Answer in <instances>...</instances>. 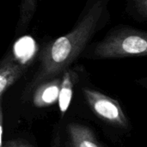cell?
I'll return each instance as SVG.
<instances>
[{
  "label": "cell",
  "instance_id": "obj_1",
  "mask_svg": "<svg viewBox=\"0 0 147 147\" xmlns=\"http://www.w3.org/2000/svg\"><path fill=\"white\" fill-rule=\"evenodd\" d=\"M84 96L89 107L98 118L117 127H127V119L116 100L90 89H84Z\"/></svg>",
  "mask_w": 147,
  "mask_h": 147
},
{
  "label": "cell",
  "instance_id": "obj_2",
  "mask_svg": "<svg viewBox=\"0 0 147 147\" xmlns=\"http://www.w3.org/2000/svg\"><path fill=\"white\" fill-rule=\"evenodd\" d=\"M60 79L56 78L39 84L33 95V103L37 108L53 106L58 102Z\"/></svg>",
  "mask_w": 147,
  "mask_h": 147
},
{
  "label": "cell",
  "instance_id": "obj_3",
  "mask_svg": "<svg viewBox=\"0 0 147 147\" xmlns=\"http://www.w3.org/2000/svg\"><path fill=\"white\" fill-rule=\"evenodd\" d=\"M68 134L72 147H103L86 126L78 123L69 124Z\"/></svg>",
  "mask_w": 147,
  "mask_h": 147
},
{
  "label": "cell",
  "instance_id": "obj_4",
  "mask_svg": "<svg viewBox=\"0 0 147 147\" xmlns=\"http://www.w3.org/2000/svg\"><path fill=\"white\" fill-rule=\"evenodd\" d=\"M78 79L77 75L72 71H67L60 80V87L58 97L59 108L63 116L70 107L73 96V88Z\"/></svg>",
  "mask_w": 147,
  "mask_h": 147
},
{
  "label": "cell",
  "instance_id": "obj_5",
  "mask_svg": "<svg viewBox=\"0 0 147 147\" xmlns=\"http://www.w3.org/2000/svg\"><path fill=\"white\" fill-rule=\"evenodd\" d=\"M23 72V66L11 62L0 67V96L19 79Z\"/></svg>",
  "mask_w": 147,
  "mask_h": 147
},
{
  "label": "cell",
  "instance_id": "obj_6",
  "mask_svg": "<svg viewBox=\"0 0 147 147\" xmlns=\"http://www.w3.org/2000/svg\"><path fill=\"white\" fill-rule=\"evenodd\" d=\"M146 50L147 42L145 39L140 36L131 35L125 38L122 40L121 47L115 48L114 52H112L109 56L120 54H141L145 53Z\"/></svg>",
  "mask_w": 147,
  "mask_h": 147
},
{
  "label": "cell",
  "instance_id": "obj_7",
  "mask_svg": "<svg viewBox=\"0 0 147 147\" xmlns=\"http://www.w3.org/2000/svg\"><path fill=\"white\" fill-rule=\"evenodd\" d=\"M34 50V41L32 38L25 36L20 39L15 46V51L19 58L27 59L28 58Z\"/></svg>",
  "mask_w": 147,
  "mask_h": 147
},
{
  "label": "cell",
  "instance_id": "obj_8",
  "mask_svg": "<svg viewBox=\"0 0 147 147\" xmlns=\"http://www.w3.org/2000/svg\"><path fill=\"white\" fill-rule=\"evenodd\" d=\"M2 147H32L28 143L22 140H10L5 142Z\"/></svg>",
  "mask_w": 147,
  "mask_h": 147
},
{
  "label": "cell",
  "instance_id": "obj_9",
  "mask_svg": "<svg viewBox=\"0 0 147 147\" xmlns=\"http://www.w3.org/2000/svg\"><path fill=\"white\" fill-rule=\"evenodd\" d=\"M3 117L2 109V96H0V147L3 146Z\"/></svg>",
  "mask_w": 147,
  "mask_h": 147
}]
</instances>
